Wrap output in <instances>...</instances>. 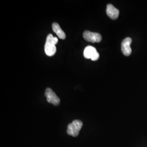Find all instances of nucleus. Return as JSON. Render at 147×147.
I'll return each mask as SVG.
<instances>
[{
  "mask_svg": "<svg viewBox=\"0 0 147 147\" xmlns=\"http://www.w3.org/2000/svg\"><path fill=\"white\" fill-rule=\"evenodd\" d=\"M131 38L127 37L125 39H124L121 42V51L126 56H130L131 53V49L130 47V45H131Z\"/></svg>",
  "mask_w": 147,
  "mask_h": 147,
  "instance_id": "nucleus-6",
  "label": "nucleus"
},
{
  "mask_svg": "<svg viewBox=\"0 0 147 147\" xmlns=\"http://www.w3.org/2000/svg\"><path fill=\"white\" fill-rule=\"evenodd\" d=\"M58 42V38L54 37L52 34L47 36L45 44V52L48 56H53L56 52L55 45Z\"/></svg>",
  "mask_w": 147,
  "mask_h": 147,
  "instance_id": "nucleus-1",
  "label": "nucleus"
},
{
  "mask_svg": "<svg viewBox=\"0 0 147 147\" xmlns=\"http://www.w3.org/2000/svg\"><path fill=\"white\" fill-rule=\"evenodd\" d=\"M45 95L47 97V100L48 102L53 104V105L55 106H57L60 103L59 98L51 88H47L46 89Z\"/></svg>",
  "mask_w": 147,
  "mask_h": 147,
  "instance_id": "nucleus-5",
  "label": "nucleus"
},
{
  "mask_svg": "<svg viewBox=\"0 0 147 147\" xmlns=\"http://www.w3.org/2000/svg\"><path fill=\"white\" fill-rule=\"evenodd\" d=\"M106 13L111 19H116L119 16V11L112 5L109 4L107 5Z\"/></svg>",
  "mask_w": 147,
  "mask_h": 147,
  "instance_id": "nucleus-7",
  "label": "nucleus"
},
{
  "mask_svg": "<svg viewBox=\"0 0 147 147\" xmlns=\"http://www.w3.org/2000/svg\"><path fill=\"white\" fill-rule=\"evenodd\" d=\"M52 27H53V31L57 34L59 38L61 39H64L65 38L66 35L65 33L63 32V30L61 29V27L59 26V24L56 22H54L53 24Z\"/></svg>",
  "mask_w": 147,
  "mask_h": 147,
  "instance_id": "nucleus-8",
  "label": "nucleus"
},
{
  "mask_svg": "<svg viewBox=\"0 0 147 147\" xmlns=\"http://www.w3.org/2000/svg\"><path fill=\"white\" fill-rule=\"evenodd\" d=\"M83 36L84 39L89 42H99L102 39V37L99 33L86 31L84 32Z\"/></svg>",
  "mask_w": 147,
  "mask_h": 147,
  "instance_id": "nucleus-4",
  "label": "nucleus"
},
{
  "mask_svg": "<svg viewBox=\"0 0 147 147\" xmlns=\"http://www.w3.org/2000/svg\"><path fill=\"white\" fill-rule=\"evenodd\" d=\"M84 55L86 58L91 59L92 61H96L99 58V54L96 49L92 46H88L84 49Z\"/></svg>",
  "mask_w": 147,
  "mask_h": 147,
  "instance_id": "nucleus-3",
  "label": "nucleus"
},
{
  "mask_svg": "<svg viewBox=\"0 0 147 147\" xmlns=\"http://www.w3.org/2000/svg\"><path fill=\"white\" fill-rule=\"evenodd\" d=\"M82 125L83 123L81 121L79 120L74 121L71 123H70L68 126L67 134L69 135L72 136H78Z\"/></svg>",
  "mask_w": 147,
  "mask_h": 147,
  "instance_id": "nucleus-2",
  "label": "nucleus"
}]
</instances>
